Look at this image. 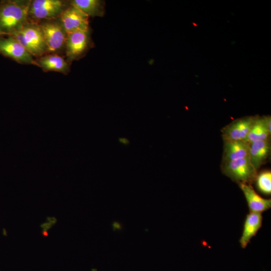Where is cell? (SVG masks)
Here are the masks:
<instances>
[{"label":"cell","mask_w":271,"mask_h":271,"mask_svg":"<svg viewBox=\"0 0 271 271\" xmlns=\"http://www.w3.org/2000/svg\"><path fill=\"white\" fill-rule=\"evenodd\" d=\"M31 2H0V35L12 36L27 23Z\"/></svg>","instance_id":"1"},{"label":"cell","mask_w":271,"mask_h":271,"mask_svg":"<svg viewBox=\"0 0 271 271\" xmlns=\"http://www.w3.org/2000/svg\"><path fill=\"white\" fill-rule=\"evenodd\" d=\"M40 26L43 33L46 51L56 52L65 44L67 34L61 24L54 22H47Z\"/></svg>","instance_id":"6"},{"label":"cell","mask_w":271,"mask_h":271,"mask_svg":"<svg viewBox=\"0 0 271 271\" xmlns=\"http://www.w3.org/2000/svg\"><path fill=\"white\" fill-rule=\"evenodd\" d=\"M41 234L44 237H47L48 236V233L47 231L42 230Z\"/></svg>","instance_id":"23"},{"label":"cell","mask_w":271,"mask_h":271,"mask_svg":"<svg viewBox=\"0 0 271 271\" xmlns=\"http://www.w3.org/2000/svg\"><path fill=\"white\" fill-rule=\"evenodd\" d=\"M35 64L48 71L66 72L68 64L62 57L57 55H48L41 57L35 61Z\"/></svg>","instance_id":"14"},{"label":"cell","mask_w":271,"mask_h":271,"mask_svg":"<svg viewBox=\"0 0 271 271\" xmlns=\"http://www.w3.org/2000/svg\"><path fill=\"white\" fill-rule=\"evenodd\" d=\"M53 225L49 223V222H46L42 223L40 225V227L42 228V230L48 231L49 230Z\"/></svg>","instance_id":"19"},{"label":"cell","mask_w":271,"mask_h":271,"mask_svg":"<svg viewBox=\"0 0 271 271\" xmlns=\"http://www.w3.org/2000/svg\"><path fill=\"white\" fill-rule=\"evenodd\" d=\"M255 182L257 189L262 193L270 195L271 193V172L265 170L257 173Z\"/></svg>","instance_id":"17"},{"label":"cell","mask_w":271,"mask_h":271,"mask_svg":"<svg viewBox=\"0 0 271 271\" xmlns=\"http://www.w3.org/2000/svg\"><path fill=\"white\" fill-rule=\"evenodd\" d=\"M71 6L80 10L88 17H101L104 15L103 2L99 0H73Z\"/></svg>","instance_id":"15"},{"label":"cell","mask_w":271,"mask_h":271,"mask_svg":"<svg viewBox=\"0 0 271 271\" xmlns=\"http://www.w3.org/2000/svg\"><path fill=\"white\" fill-rule=\"evenodd\" d=\"M118 141L121 144L124 145H127L129 143L128 140L124 138H119Z\"/></svg>","instance_id":"21"},{"label":"cell","mask_w":271,"mask_h":271,"mask_svg":"<svg viewBox=\"0 0 271 271\" xmlns=\"http://www.w3.org/2000/svg\"><path fill=\"white\" fill-rule=\"evenodd\" d=\"M270 134L265 124L263 116L257 115L244 141L250 144L257 141L265 140L270 139Z\"/></svg>","instance_id":"16"},{"label":"cell","mask_w":271,"mask_h":271,"mask_svg":"<svg viewBox=\"0 0 271 271\" xmlns=\"http://www.w3.org/2000/svg\"><path fill=\"white\" fill-rule=\"evenodd\" d=\"M221 163L228 162L249 156V144L244 140H223Z\"/></svg>","instance_id":"10"},{"label":"cell","mask_w":271,"mask_h":271,"mask_svg":"<svg viewBox=\"0 0 271 271\" xmlns=\"http://www.w3.org/2000/svg\"><path fill=\"white\" fill-rule=\"evenodd\" d=\"M89 42V30H80L67 35L66 53L69 60H74L86 50Z\"/></svg>","instance_id":"9"},{"label":"cell","mask_w":271,"mask_h":271,"mask_svg":"<svg viewBox=\"0 0 271 271\" xmlns=\"http://www.w3.org/2000/svg\"><path fill=\"white\" fill-rule=\"evenodd\" d=\"M12 36L16 39L32 56H41L46 51L41 27L35 24L27 22Z\"/></svg>","instance_id":"2"},{"label":"cell","mask_w":271,"mask_h":271,"mask_svg":"<svg viewBox=\"0 0 271 271\" xmlns=\"http://www.w3.org/2000/svg\"><path fill=\"white\" fill-rule=\"evenodd\" d=\"M0 54L18 63L35 64L32 56L25 47L12 36L0 35Z\"/></svg>","instance_id":"4"},{"label":"cell","mask_w":271,"mask_h":271,"mask_svg":"<svg viewBox=\"0 0 271 271\" xmlns=\"http://www.w3.org/2000/svg\"><path fill=\"white\" fill-rule=\"evenodd\" d=\"M270 139L257 141L249 144V158L251 164L258 171L265 164L270 156Z\"/></svg>","instance_id":"12"},{"label":"cell","mask_w":271,"mask_h":271,"mask_svg":"<svg viewBox=\"0 0 271 271\" xmlns=\"http://www.w3.org/2000/svg\"><path fill=\"white\" fill-rule=\"evenodd\" d=\"M63 2L59 0H35L31 3L29 16L37 20L52 19L61 15Z\"/></svg>","instance_id":"7"},{"label":"cell","mask_w":271,"mask_h":271,"mask_svg":"<svg viewBox=\"0 0 271 271\" xmlns=\"http://www.w3.org/2000/svg\"><path fill=\"white\" fill-rule=\"evenodd\" d=\"M264 122L269 132L271 133V117L270 115H263Z\"/></svg>","instance_id":"18"},{"label":"cell","mask_w":271,"mask_h":271,"mask_svg":"<svg viewBox=\"0 0 271 271\" xmlns=\"http://www.w3.org/2000/svg\"><path fill=\"white\" fill-rule=\"evenodd\" d=\"M222 173L237 184L251 185L255 182L258 171L251 164L249 156L221 163Z\"/></svg>","instance_id":"3"},{"label":"cell","mask_w":271,"mask_h":271,"mask_svg":"<svg viewBox=\"0 0 271 271\" xmlns=\"http://www.w3.org/2000/svg\"><path fill=\"white\" fill-rule=\"evenodd\" d=\"M46 219L48 222L51 223L53 225H55L57 221V219L55 217L47 216Z\"/></svg>","instance_id":"20"},{"label":"cell","mask_w":271,"mask_h":271,"mask_svg":"<svg viewBox=\"0 0 271 271\" xmlns=\"http://www.w3.org/2000/svg\"><path fill=\"white\" fill-rule=\"evenodd\" d=\"M61 25L67 35L80 30H89V17L71 5L61 14Z\"/></svg>","instance_id":"8"},{"label":"cell","mask_w":271,"mask_h":271,"mask_svg":"<svg viewBox=\"0 0 271 271\" xmlns=\"http://www.w3.org/2000/svg\"><path fill=\"white\" fill-rule=\"evenodd\" d=\"M262 216L261 213L251 212L245 218L243 229L239 239L241 246L245 248L250 239L254 236L262 226Z\"/></svg>","instance_id":"13"},{"label":"cell","mask_w":271,"mask_h":271,"mask_svg":"<svg viewBox=\"0 0 271 271\" xmlns=\"http://www.w3.org/2000/svg\"><path fill=\"white\" fill-rule=\"evenodd\" d=\"M257 115L236 118L221 129L223 140H245Z\"/></svg>","instance_id":"5"},{"label":"cell","mask_w":271,"mask_h":271,"mask_svg":"<svg viewBox=\"0 0 271 271\" xmlns=\"http://www.w3.org/2000/svg\"><path fill=\"white\" fill-rule=\"evenodd\" d=\"M237 184L244 195L250 212L261 213L270 208V199L261 197L255 192L251 185L244 183Z\"/></svg>","instance_id":"11"},{"label":"cell","mask_w":271,"mask_h":271,"mask_svg":"<svg viewBox=\"0 0 271 271\" xmlns=\"http://www.w3.org/2000/svg\"><path fill=\"white\" fill-rule=\"evenodd\" d=\"M113 228L115 229H119L121 228L120 225L118 223H117V222H115L114 224H113Z\"/></svg>","instance_id":"22"},{"label":"cell","mask_w":271,"mask_h":271,"mask_svg":"<svg viewBox=\"0 0 271 271\" xmlns=\"http://www.w3.org/2000/svg\"><path fill=\"white\" fill-rule=\"evenodd\" d=\"M192 24H193L195 26H197V25L196 24H195L194 23H193Z\"/></svg>","instance_id":"24"}]
</instances>
